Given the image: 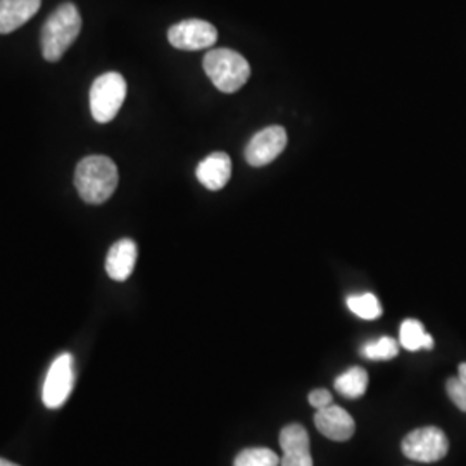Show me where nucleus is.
<instances>
[{
  "label": "nucleus",
  "instance_id": "1",
  "mask_svg": "<svg viewBox=\"0 0 466 466\" xmlns=\"http://www.w3.org/2000/svg\"><path fill=\"white\" fill-rule=\"evenodd\" d=\"M117 167L107 156H86L75 171V187L88 204H102L116 190Z\"/></svg>",
  "mask_w": 466,
  "mask_h": 466
},
{
  "label": "nucleus",
  "instance_id": "17",
  "mask_svg": "<svg viewBox=\"0 0 466 466\" xmlns=\"http://www.w3.org/2000/svg\"><path fill=\"white\" fill-rule=\"evenodd\" d=\"M348 308L363 319H377L382 317V306L373 294H361V296H350L348 299Z\"/></svg>",
  "mask_w": 466,
  "mask_h": 466
},
{
  "label": "nucleus",
  "instance_id": "19",
  "mask_svg": "<svg viewBox=\"0 0 466 466\" xmlns=\"http://www.w3.org/2000/svg\"><path fill=\"white\" fill-rule=\"evenodd\" d=\"M448 394H450L451 400L466 413V382L461 380L460 377H452L446 383Z\"/></svg>",
  "mask_w": 466,
  "mask_h": 466
},
{
  "label": "nucleus",
  "instance_id": "12",
  "mask_svg": "<svg viewBox=\"0 0 466 466\" xmlns=\"http://www.w3.org/2000/svg\"><path fill=\"white\" fill-rule=\"evenodd\" d=\"M137 244L130 238H121L107 252L106 258V271L107 275L116 280V282H125L132 271H134L135 263H137Z\"/></svg>",
  "mask_w": 466,
  "mask_h": 466
},
{
  "label": "nucleus",
  "instance_id": "6",
  "mask_svg": "<svg viewBox=\"0 0 466 466\" xmlns=\"http://www.w3.org/2000/svg\"><path fill=\"white\" fill-rule=\"evenodd\" d=\"M75 385V367H73V356L61 354L49 368V373L46 377L42 400L49 410L61 408L67 398L71 396Z\"/></svg>",
  "mask_w": 466,
  "mask_h": 466
},
{
  "label": "nucleus",
  "instance_id": "21",
  "mask_svg": "<svg viewBox=\"0 0 466 466\" xmlns=\"http://www.w3.org/2000/svg\"><path fill=\"white\" fill-rule=\"evenodd\" d=\"M458 377L466 382V363H461L458 368Z\"/></svg>",
  "mask_w": 466,
  "mask_h": 466
},
{
  "label": "nucleus",
  "instance_id": "16",
  "mask_svg": "<svg viewBox=\"0 0 466 466\" xmlns=\"http://www.w3.org/2000/svg\"><path fill=\"white\" fill-rule=\"evenodd\" d=\"M279 463L277 452L268 448H249L237 454L233 466H279Z\"/></svg>",
  "mask_w": 466,
  "mask_h": 466
},
{
  "label": "nucleus",
  "instance_id": "20",
  "mask_svg": "<svg viewBox=\"0 0 466 466\" xmlns=\"http://www.w3.org/2000/svg\"><path fill=\"white\" fill-rule=\"evenodd\" d=\"M309 404L317 410H323V408L332 404V394L327 389H315L309 394Z\"/></svg>",
  "mask_w": 466,
  "mask_h": 466
},
{
  "label": "nucleus",
  "instance_id": "18",
  "mask_svg": "<svg viewBox=\"0 0 466 466\" xmlns=\"http://www.w3.org/2000/svg\"><path fill=\"white\" fill-rule=\"evenodd\" d=\"M400 352V342H396L390 337H382L377 342H368L363 348V354L368 360L373 361H389L394 360Z\"/></svg>",
  "mask_w": 466,
  "mask_h": 466
},
{
  "label": "nucleus",
  "instance_id": "15",
  "mask_svg": "<svg viewBox=\"0 0 466 466\" xmlns=\"http://www.w3.org/2000/svg\"><path fill=\"white\" fill-rule=\"evenodd\" d=\"M400 344L406 350H433L432 335L425 332L418 319H404L400 325Z\"/></svg>",
  "mask_w": 466,
  "mask_h": 466
},
{
  "label": "nucleus",
  "instance_id": "8",
  "mask_svg": "<svg viewBox=\"0 0 466 466\" xmlns=\"http://www.w3.org/2000/svg\"><path fill=\"white\" fill-rule=\"evenodd\" d=\"M287 146V132L282 127H268L250 138L246 147V161L250 167H267L275 161Z\"/></svg>",
  "mask_w": 466,
  "mask_h": 466
},
{
  "label": "nucleus",
  "instance_id": "4",
  "mask_svg": "<svg viewBox=\"0 0 466 466\" xmlns=\"http://www.w3.org/2000/svg\"><path fill=\"white\" fill-rule=\"evenodd\" d=\"M127 99V82L119 73H104L90 88V111L97 123H109L116 117Z\"/></svg>",
  "mask_w": 466,
  "mask_h": 466
},
{
  "label": "nucleus",
  "instance_id": "2",
  "mask_svg": "<svg viewBox=\"0 0 466 466\" xmlns=\"http://www.w3.org/2000/svg\"><path fill=\"white\" fill-rule=\"evenodd\" d=\"M82 30V16L75 4H61L42 28V52L46 61H59Z\"/></svg>",
  "mask_w": 466,
  "mask_h": 466
},
{
  "label": "nucleus",
  "instance_id": "22",
  "mask_svg": "<svg viewBox=\"0 0 466 466\" xmlns=\"http://www.w3.org/2000/svg\"><path fill=\"white\" fill-rule=\"evenodd\" d=\"M0 466H19L16 463H13V461H7V460H2L0 458Z\"/></svg>",
  "mask_w": 466,
  "mask_h": 466
},
{
  "label": "nucleus",
  "instance_id": "7",
  "mask_svg": "<svg viewBox=\"0 0 466 466\" xmlns=\"http://www.w3.org/2000/svg\"><path fill=\"white\" fill-rule=\"evenodd\" d=\"M167 40L175 49H209L217 44V28L202 19H185L173 25L167 32Z\"/></svg>",
  "mask_w": 466,
  "mask_h": 466
},
{
  "label": "nucleus",
  "instance_id": "14",
  "mask_svg": "<svg viewBox=\"0 0 466 466\" xmlns=\"http://www.w3.org/2000/svg\"><path fill=\"white\" fill-rule=\"evenodd\" d=\"M368 373L367 370L363 368L354 367L350 368L348 371H344L342 375H339L333 382V387L339 394L356 400L361 398L368 389Z\"/></svg>",
  "mask_w": 466,
  "mask_h": 466
},
{
  "label": "nucleus",
  "instance_id": "3",
  "mask_svg": "<svg viewBox=\"0 0 466 466\" xmlns=\"http://www.w3.org/2000/svg\"><path fill=\"white\" fill-rule=\"evenodd\" d=\"M204 71L219 92L233 94L248 84L250 66L248 59L232 49H213L204 56Z\"/></svg>",
  "mask_w": 466,
  "mask_h": 466
},
{
  "label": "nucleus",
  "instance_id": "5",
  "mask_svg": "<svg viewBox=\"0 0 466 466\" xmlns=\"http://www.w3.org/2000/svg\"><path fill=\"white\" fill-rule=\"evenodd\" d=\"M400 450L406 458L420 463H435L446 458L450 451V441L446 433L437 427H423L408 433L402 439Z\"/></svg>",
  "mask_w": 466,
  "mask_h": 466
},
{
  "label": "nucleus",
  "instance_id": "13",
  "mask_svg": "<svg viewBox=\"0 0 466 466\" xmlns=\"http://www.w3.org/2000/svg\"><path fill=\"white\" fill-rule=\"evenodd\" d=\"M42 0H0V34H11L38 13Z\"/></svg>",
  "mask_w": 466,
  "mask_h": 466
},
{
  "label": "nucleus",
  "instance_id": "9",
  "mask_svg": "<svg viewBox=\"0 0 466 466\" xmlns=\"http://www.w3.org/2000/svg\"><path fill=\"white\" fill-rule=\"evenodd\" d=\"M280 448L283 451L280 466H313V456L309 452V433L299 423L283 427Z\"/></svg>",
  "mask_w": 466,
  "mask_h": 466
},
{
  "label": "nucleus",
  "instance_id": "10",
  "mask_svg": "<svg viewBox=\"0 0 466 466\" xmlns=\"http://www.w3.org/2000/svg\"><path fill=\"white\" fill-rule=\"evenodd\" d=\"M315 425H317L318 432L325 435L330 441H337V442L350 441L356 432V423L352 417L344 408L335 406V404H330L323 410H318L317 415H315Z\"/></svg>",
  "mask_w": 466,
  "mask_h": 466
},
{
  "label": "nucleus",
  "instance_id": "11",
  "mask_svg": "<svg viewBox=\"0 0 466 466\" xmlns=\"http://www.w3.org/2000/svg\"><path fill=\"white\" fill-rule=\"evenodd\" d=\"M198 180L209 190H221L232 177V159L225 152H213L198 167Z\"/></svg>",
  "mask_w": 466,
  "mask_h": 466
}]
</instances>
